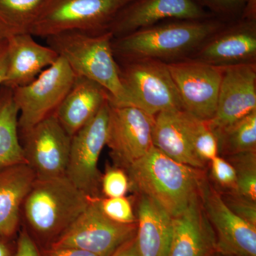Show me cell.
I'll return each instance as SVG.
<instances>
[{"instance_id": "32", "label": "cell", "mask_w": 256, "mask_h": 256, "mask_svg": "<svg viewBox=\"0 0 256 256\" xmlns=\"http://www.w3.org/2000/svg\"><path fill=\"white\" fill-rule=\"evenodd\" d=\"M210 9L223 14H232L244 8L246 0H198Z\"/></svg>"}, {"instance_id": "35", "label": "cell", "mask_w": 256, "mask_h": 256, "mask_svg": "<svg viewBox=\"0 0 256 256\" xmlns=\"http://www.w3.org/2000/svg\"><path fill=\"white\" fill-rule=\"evenodd\" d=\"M110 256H140L136 236L122 244Z\"/></svg>"}, {"instance_id": "11", "label": "cell", "mask_w": 256, "mask_h": 256, "mask_svg": "<svg viewBox=\"0 0 256 256\" xmlns=\"http://www.w3.org/2000/svg\"><path fill=\"white\" fill-rule=\"evenodd\" d=\"M20 138L26 164L36 178L66 176L72 137L66 132L55 114L38 122Z\"/></svg>"}, {"instance_id": "3", "label": "cell", "mask_w": 256, "mask_h": 256, "mask_svg": "<svg viewBox=\"0 0 256 256\" xmlns=\"http://www.w3.org/2000/svg\"><path fill=\"white\" fill-rule=\"evenodd\" d=\"M215 20H178L152 25L114 38V56L126 60L174 58L196 48L220 30Z\"/></svg>"}, {"instance_id": "17", "label": "cell", "mask_w": 256, "mask_h": 256, "mask_svg": "<svg viewBox=\"0 0 256 256\" xmlns=\"http://www.w3.org/2000/svg\"><path fill=\"white\" fill-rule=\"evenodd\" d=\"M216 250L214 232L202 206L198 192L180 214L173 217L168 256H210Z\"/></svg>"}, {"instance_id": "10", "label": "cell", "mask_w": 256, "mask_h": 256, "mask_svg": "<svg viewBox=\"0 0 256 256\" xmlns=\"http://www.w3.org/2000/svg\"><path fill=\"white\" fill-rule=\"evenodd\" d=\"M108 104L106 146L114 165L126 170L152 148L156 116L133 106Z\"/></svg>"}, {"instance_id": "24", "label": "cell", "mask_w": 256, "mask_h": 256, "mask_svg": "<svg viewBox=\"0 0 256 256\" xmlns=\"http://www.w3.org/2000/svg\"><path fill=\"white\" fill-rule=\"evenodd\" d=\"M44 0H0V38L30 33Z\"/></svg>"}, {"instance_id": "20", "label": "cell", "mask_w": 256, "mask_h": 256, "mask_svg": "<svg viewBox=\"0 0 256 256\" xmlns=\"http://www.w3.org/2000/svg\"><path fill=\"white\" fill-rule=\"evenodd\" d=\"M256 21L244 20L207 42L196 60L226 66L249 63L256 56Z\"/></svg>"}, {"instance_id": "16", "label": "cell", "mask_w": 256, "mask_h": 256, "mask_svg": "<svg viewBox=\"0 0 256 256\" xmlns=\"http://www.w3.org/2000/svg\"><path fill=\"white\" fill-rule=\"evenodd\" d=\"M196 118L183 110L163 111L154 117L152 144L166 156L196 169L206 170L194 148Z\"/></svg>"}, {"instance_id": "6", "label": "cell", "mask_w": 256, "mask_h": 256, "mask_svg": "<svg viewBox=\"0 0 256 256\" xmlns=\"http://www.w3.org/2000/svg\"><path fill=\"white\" fill-rule=\"evenodd\" d=\"M75 78L68 64L60 56L33 82L13 89V98L18 110L20 136L55 114Z\"/></svg>"}, {"instance_id": "25", "label": "cell", "mask_w": 256, "mask_h": 256, "mask_svg": "<svg viewBox=\"0 0 256 256\" xmlns=\"http://www.w3.org/2000/svg\"><path fill=\"white\" fill-rule=\"evenodd\" d=\"M218 156H227L256 151V111L216 134Z\"/></svg>"}, {"instance_id": "18", "label": "cell", "mask_w": 256, "mask_h": 256, "mask_svg": "<svg viewBox=\"0 0 256 256\" xmlns=\"http://www.w3.org/2000/svg\"><path fill=\"white\" fill-rule=\"evenodd\" d=\"M6 40L8 60L2 86L12 90L33 82L60 57L48 45L38 43L30 33Z\"/></svg>"}, {"instance_id": "2", "label": "cell", "mask_w": 256, "mask_h": 256, "mask_svg": "<svg viewBox=\"0 0 256 256\" xmlns=\"http://www.w3.org/2000/svg\"><path fill=\"white\" fill-rule=\"evenodd\" d=\"M110 31L99 34L68 32L46 38L48 46L63 58L78 76L97 82L108 92L109 102L132 106L130 96L121 80Z\"/></svg>"}, {"instance_id": "39", "label": "cell", "mask_w": 256, "mask_h": 256, "mask_svg": "<svg viewBox=\"0 0 256 256\" xmlns=\"http://www.w3.org/2000/svg\"><path fill=\"white\" fill-rule=\"evenodd\" d=\"M210 256H234L232 255H229V254H224V252H218V250H216L215 252H214L213 254H212Z\"/></svg>"}, {"instance_id": "12", "label": "cell", "mask_w": 256, "mask_h": 256, "mask_svg": "<svg viewBox=\"0 0 256 256\" xmlns=\"http://www.w3.org/2000/svg\"><path fill=\"white\" fill-rule=\"evenodd\" d=\"M183 110L202 120L213 118L216 109L223 66L200 60L168 64Z\"/></svg>"}, {"instance_id": "27", "label": "cell", "mask_w": 256, "mask_h": 256, "mask_svg": "<svg viewBox=\"0 0 256 256\" xmlns=\"http://www.w3.org/2000/svg\"><path fill=\"white\" fill-rule=\"evenodd\" d=\"M207 168V180L218 193H236V174L228 160L218 156L208 162Z\"/></svg>"}, {"instance_id": "9", "label": "cell", "mask_w": 256, "mask_h": 256, "mask_svg": "<svg viewBox=\"0 0 256 256\" xmlns=\"http://www.w3.org/2000/svg\"><path fill=\"white\" fill-rule=\"evenodd\" d=\"M108 112V100L95 117L72 136L70 142L66 176L92 198H100L98 162L106 146Z\"/></svg>"}, {"instance_id": "15", "label": "cell", "mask_w": 256, "mask_h": 256, "mask_svg": "<svg viewBox=\"0 0 256 256\" xmlns=\"http://www.w3.org/2000/svg\"><path fill=\"white\" fill-rule=\"evenodd\" d=\"M168 18L201 20L208 15L194 0H133L118 14L109 31L116 38Z\"/></svg>"}, {"instance_id": "29", "label": "cell", "mask_w": 256, "mask_h": 256, "mask_svg": "<svg viewBox=\"0 0 256 256\" xmlns=\"http://www.w3.org/2000/svg\"><path fill=\"white\" fill-rule=\"evenodd\" d=\"M101 212L106 216L116 223L130 224L137 223L134 206L128 197L99 198L98 200Z\"/></svg>"}, {"instance_id": "28", "label": "cell", "mask_w": 256, "mask_h": 256, "mask_svg": "<svg viewBox=\"0 0 256 256\" xmlns=\"http://www.w3.org/2000/svg\"><path fill=\"white\" fill-rule=\"evenodd\" d=\"M194 148L198 159L207 166L218 156V140L208 121H198L194 136Z\"/></svg>"}, {"instance_id": "23", "label": "cell", "mask_w": 256, "mask_h": 256, "mask_svg": "<svg viewBox=\"0 0 256 256\" xmlns=\"http://www.w3.org/2000/svg\"><path fill=\"white\" fill-rule=\"evenodd\" d=\"M18 110L12 90L0 88V169L26 164L18 133Z\"/></svg>"}, {"instance_id": "14", "label": "cell", "mask_w": 256, "mask_h": 256, "mask_svg": "<svg viewBox=\"0 0 256 256\" xmlns=\"http://www.w3.org/2000/svg\"><path fill=\"white\" fill-rule=\"evenodd\" d=\"M256 111L255 64L223 66L216 109L208 121L216 134Z\"/></svg>"}, {"instance_id": "38", "label": "cell", "mask_w": 256, "mask_h": 256, "mask_svg": "<svg viewBox=\"0 0 256 256\" xmlns=\"http://www.w3.org/2000/svg\"><path fill=\"white\" fill-rule=\"evenodd\" d=\"M6 240L8 239L0 236V256H13L12 252Z\"/></svg>"}, {"instance_id": "5", "label": "cell", "mask_w": 256, "mask_h": 256, "mask_svg": "<svg viewBox=\"0 0 256 256\" xmlns=\"http://www.w3.org/2000/svg\"><path fill=\"white\" fill-rule=\"evenodd\" d=\"M133 0H44L30 34L55 36L68 32L109 31L114 18Z\"/></svg>"}, {"instance_id": "1", "label": "cell", "mask_w": 256, "mask_h": 256, "mask_svg": "<svg viewBox=\"0 0 256 256\" xmlns=\"http://www.w3.org/2000/svg\"><path fill=\"white\" fill-rule=\"evenodd\" d=\"M130 191L149 197L172 217L180 214L200 192L206 170L172 159L154 146L126 170Z\"/></svg>"}, {"instance_id": "30", "label": "cell", "mask_w": 256, "mask_h": 256, "mask_svg": "<svg viewBox=\"0 0 256 256\" xmlns=\"http://www.w3.org/2000/svg\"><path fill=\"white\" fill-rule=\"evenodd\" d=\"M130 191V181L124 168L107 166L100 180V192L106 198L124 196Z\"/></svg>"}, {"instance_id": "22", "label": "cell", "mask_w": 256, "mask_h": 256, "mask_svg": "<svg viewBox=\"0 0 256 256\" xmlns=\"http://www.w3.org/2000/svg\"><path fill=\"white\" fill-rule=\"evenodd\" d=\"M35 180L26 164L0 169V236L9 239L16 234L24 200Z\"/></svg>"}, {"instance_id": "31", "label": "cell", "mask_w": 256, "mask_h": 256, "mask_svg": "<svg viewBox=\"0 0 256 256\" xmlns=\"http://www.w3.org/2000/svg\"><path fill=\"white\" fill-rule=\"evenodd\" d=\"M220 194L224 203L236 215L256 226V202L236 192Z\"/></svg>"}, {"instance_id": "19", "label": "cell", "mask_w": 256, "mask_h": 256, "mask_svg": "<svg viewBox=\"0 0 256 256\" xmlns=\"http://www.w3.org/2000/svg\"><path fill=\"white\" fill-rule=\"evenodd\" d=\"M136 238L140 256H168L172 235L173 218L149 197L136 194Z\"/></svg>"}, {"instance_id": "7", "label": "cell", "mask_w": 256, "mask_h": 256, "mask_svg": "<svg viewBox=\"0 0 256 256\" xmlns=\"http://www.w3.org/2000/svg\"><path fill=\"white\" fill-rule=\"evenodd\" d=\"M120 72L133 107L154 116L163 111L183 110L168 64L151 58L128 60Z\"/></svg>"}, {"instance_id": "26", "label": "cell", "mask_w": 256, "mask_h": 256, "mask_svg": "<svg viewBox=\"0 0 256 256\" xmlns=\"http://www.w3.org/2000/svg\"><path fill=\"white\" fill-rule=\"evenodd\" d=\"M224 158L235 170L236 193L256 202V151L244 152Z\"/></svg>"}, {"instance_id": "13", "label": "cell", "mask_w": 256, "mask_h": 256, "mask_svg": "<svg viewBox=\"0 0 256 256\" xmlns=\"http://www.w3.org/2000/svg\"><path fill=\"white\" fill-rule=\"evenodd\" d=\"M202 206L216 237V250L234 256H256V226L247 223L226 206L204 178L200 190Z\"/></svg>"}, {"instance_id": "37", "label": "cell", "mask_w": 256, "mask_h": 256, "mask_svg": "<svg viewBox=\"0 0 256 256\" xmlns=\"http://www.w3.org/2000/svg\"><path fill=\"white\" fill-rule=\"evenodd\" d=\"M242 14L244 20L256 21V0H246Z\"/></svg>"}, {"instance_id": "21", "label": "cell", "mask_w": 256, "mask_h": 256, "mask_svg": "<svg viewBox=\"0 0 256 256\" xmlns=\"http://www.w3.org/2000/svg\"><path fill=\"white\" fill-rule=\"evenodd\" d=\"M108 92L90 79L76 76L73 86L56 111L62 127L72 137L100 110Z\"/></svg>"}, {"instance_id": "8", "label": "cell", "mask_w": 256, "mask_h": 256, "mask_svg": "<svg viewBox=\"0 0 256 256\" xmlns=\"http://www.w3.org/2000/svg\"><path fill=\"white\" fill-rule=\"evenodd\" d=\"M98 198H92L85 210L50 246L76 248L98 256H110L134 238L137 223L122 224L110 220L101 212Z\"/></svg>"}, {"instance_id": "33", "label": "cell", "mask_w": 256, "mask_h": 256, "mask_svg": "<svg viewBox=\"0 0 256 256\" xmlns=\"http://www.w3.org/2000/svg\"><path fill=\"white\" fill-rule=\"evenodd\" d=\"M13 256H41L28 232H22L20 234Z\"/></svg>"}, {"instance_id": "36", "label": "cell", "mask_w": 256, "mask_h": 256, "mask_svg": "<svg viewBox=\"0 0 256 256\" xmlns=\"http://www.w3.org/2000/svg\"><path fill=\"white\" fill-rule=\"evenodd\" d=\"M8 60V40L0 38V88L4 82Z\"/></svg>"}, {"instance_id": "4", "label": "cell", "mask_w": 256, "mask_h": 256, "mask_svg": "<svg viewBox=\"0 0 256 256\" xmlns=\"http://www.w3.org/2000/svg\"><path fill=\"white\" fill-rule=\"evenodd\" d=\"M92 198L66 176L34 182L24 200L22 213L33 232L58 238L85 210Z\"/></svg>"}, {"instance_id": "34", "label": "cell", "mask_w": 256, "mask_h": 256, "mask_svg": "<svg viewBox=\"0 0 256 256\" xmlns=\"http://www.w3.org/2000/svg\"><path fill=\"white\" fill-rule=\"evenodd\" d=\"M44 256H98L92 252L76 248L53 247L44 252Z\"/></svg>"}]
</instances>
